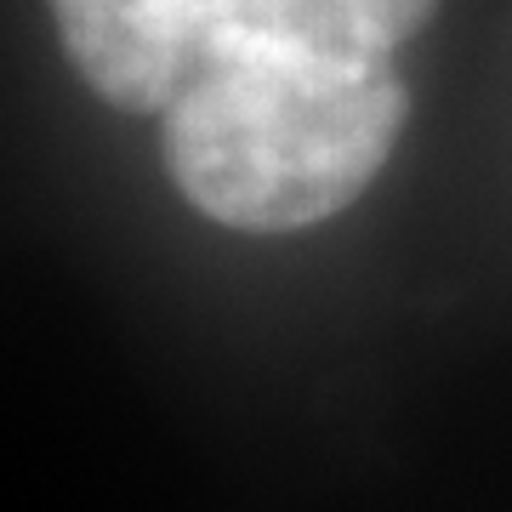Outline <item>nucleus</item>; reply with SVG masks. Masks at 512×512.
<instances>
[{
  "mask_svg": "<svg viewBox=\"0 0 512 512\" xmlns=\"http://www.w3.org/2000/svg\"><path fill=\"white\" fill-rule=\"evenodd\" d=\"M46 6L80 80L126 114L171 109L239 12V0H46Z\"/></svg>",
  "mask_w": 512,
  "mask_h": 512,
  "instance_id": "f03ea898",
  "label": "nucleus"
},
{
  "mask_svg": "<svg viewBox=\"0 0 512 512\" xmlns=\"http://www.w3.org/2000/svg\"><path fill=\"white\" fill-rule=\"evenodd\" d=\"M410 114L393 63L342 69L279 46H222L165 109V171L200 217L291 234L348 211Z\"/></svg>",
  "mask_w": 512,
  "mask_h": 512,
  "instance_id": "f257e3e1",
  "label": "nucleus"
},
{
  "mask_svg": "<svg viewBox=\"0 0 512 512\" xmlns=\"http://www.w3.org/2000/svg\"><path fill=\"white\" fill-rule=\"evenodd\" d=\"M433 12V0H239L234 29L211 46H279L296 57L342 63V69H382Z\"/></svg>",
  "mask_w": 512,
  "mask_h": 512,
  "instance_id": "7ed1b4c3",
  "label": "nucleus"
}]
</instances>
